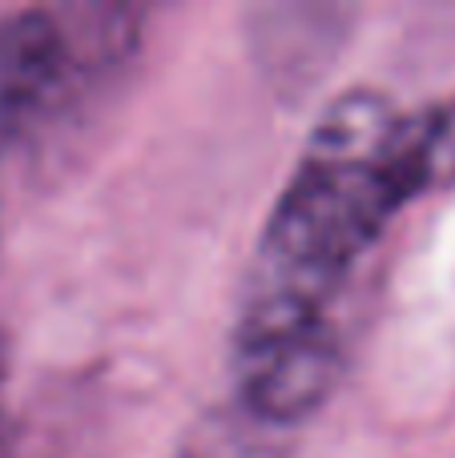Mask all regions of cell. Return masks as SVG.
<instances>
[{
	"label": "cell",
	"mask_w": 455,
	"mask_h": 458,
	"mask_svg": "<svg viewBox=\"0 0 455 458\" xmlns=\"http://www.w3.org/2000/svg\"><path fill=\"white\" fill-rule=\"evenodd\" d=\"M0 458H16L13 427H8V342L0 334Z\"/></svg>",
	"instance_id": "cell-4"
},
{
	"label": "cell",
	"mask_w": 455,
	"mask_h": 458,
	"mask_svg": "<svg viewBox=\"0 0 455 458\" xmlns=\"http://www.w3.org/2000/svg\"><path fill=\"white\" fill-rule=\"evenodd\" d=\"M145 16L125 4L0 13V174L61 145L137 64Z\"/></svg>",
	"instance_id": "cell-2"
},
{
	"label": "cell",
	"mask_w": 455,
	"mask_h": 458,
	"mask_svg": "<svg viewBox=\"0 0 455 458\" xmlns=\"http://www.w3.org/2000/svg\"><path fill=\"white\" fill-rule=\"evenodd\" d=\"M169 458H295V430L274 427L222 394L190 422Z\"/></svg>",
	"instance_id": "cell-3"
},
{
	"label": "cell",
	"mask_w": 455,
	"mask_h": 458,
	"mask_svg": "<svg viewBox=\"0 0 455 458\" xmlns=\"http://www.w3.org/2000/svg\"><path fill=\"white\" fill-rule=\"evenodd\" d=\"M455 185V93L399 109L379 89L335 97L282 182L234 306L230 390L274 427L322 411L347 362V293L416 201Z\"/></svg>",
	"instance_id": "cell-1"
}]
</instances>
